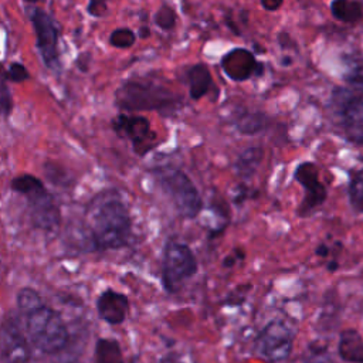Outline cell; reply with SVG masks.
I'll return each instance as SVG.
<instances>
[{"label": "cell", "mask_w": 363, "mask_h": 363, "mask_svg": "<svg viewBox=\"0 0 363 363\" xmlns=\"http://www.w3.org/2000/svg\"><path fill=\"white\" fill-rule=\"evenodd\" d=\"M17 308L24 319L28 340L35 349L45 354H58L67 349L69 332L65 320L35 289L21 288L17 294Z\"/></svg>", "instance_id": "cell-1"}, {"label": "cell", "mask_w": 363, "mask_h": 363, "mask_svg": "<svg viewBox=\"0 0 363 363\" xmlns=\"http://www.w3.org/2000/svg\"><path fill=\"white\" fill-rule=\"evenodd\" d=\"M88 216L89 242L94 251L105 252L129 245L133 221L129 207L116 191H104L95 197Z\"/></svg>", "instance_id": "cell-2"}, {"label": "cell", "mask_w": 363, "mask_h": 363, "mask_svg": "<svg viewBox=\"0 0 363 363\" xmlns=\"http://www.w3.org/2000/svg\"><path fill=\"white\" fill-rule=\"evenodd\" d=\"M152 177L164 197L170 201L179 217L196 220L204 208V200L191 177L174 164H159L152 170Z\"/></svg>", "instance_id": "cell-3"}, {"label": "cell", "mask_w": 363, "mask_h": 363, "mask_svg": "<svg viewBox=\"0 0 363 363\" xmlns=\"http://www.w3.org/2000/svg\"><path fill=\"white\" fill-rule=\"evenodd\" d=\"M10 189L26 197L28 216L34 228L44 233H55L61 224V211L54 196L43 180L30 173L17 174L10 182Z\"/></svg>", "instance_id": "cell-4"}, {"label": "cell", "mask_w": 363, "mask_h": 363, "mask_svg": "<svg viewBox=\"0 0 363 363\" xmlns=\"http://www.w3.org/2000/svg\"><path fill=\"white\" fill-rule=\"evenodd\" d=\"M180 98L170 89L149 79H126L115 91V106L123 112H169Z\"/></svg>", "instance_id": "cell-5"}, {"label": "cell", "mask_w": 363, "mask_h": 363, "mask_svg": "<svg viewBox=\"0 0 363 363\" xmlns=\"http://www.w3.org/2000/svg\"><path fill=\"white\" fill-rule=\"evenodd\" d=\"M197 272L199 259L191 247L176 238H167L162 248L160 261L163 291L169 295H176Z\"/></svg>", "instance_id": "cell-6"}, {"label": "cell", "mask_w": 363, "mask_h": 363, "mask_svg": "<svg viewBox=\"0 0 363 363\" xmlns=\"http://www.w3.org/2000/svg\"><path fill=\"white\" fill-rule=\"evenodd\" d=\"M295 328L282 318L269 319L254 336L251 354L264 363H284L294 352Z\"/></svg>", "instance_id": "cell-7"}, {"label": "cell", "mask_w": 363, "mask_h": 363, "mask_svg": "<svg viewBox=\"0 0 363 363\" xmlns=\"http://www.w3.org/2000/svg\"><path fill=\"white\" fill-rule=\"evenodd\" d=\"M332 108L335 122L343 138L359 147H363V95L352 91L333 89Z\"/></svg>", "instance_id": "cell-8"}, {"label": "cell", "mask_w": 363, "mask_h": 363, "mask_svg": "<svg viewBox=\"0 0 363 363\" xmlns=\"http://www.w3.org/2000/svg\"><path fill=\"white\" fill-rule=\"evenodd\" d=\"M27 16L35 33V48L43 60V64L58 72L61 68L60 61V27L58 23L40 7L27 6Z\"/></svg>", "instance_id": "cell-9"}, {"label": "cell", "mask_w": 363, "mask_h": 363, "mask_svg": "<svg viewBox=\"0 0 363 363\" xmlns=\"http://www.w3.org/2000/svg\"><path fill=\"white\" fill-rule=\"evenodd\" d=\"M292 179L298 183L302 190V200L299 201L295 214L298 218H309L312 217L328 200V187L320 180V172L315 162L303 160L296 164Z\"/></svg>", "instance_id": "cell-10"}, {"label": "cell", "mask_w": 363, "mask_h": 363, "mask_svg": "<svg viewBox=\"0 0 363 363\" xmlns=\"http://www.w3.org/2000/svg\"><path fill=\"white\" fill-rule=\"evenodd\" d=\"M111 125L119 138L130 142L132 150L139 157L146 156L159 145L157 133L152 130L149 119L142 115L119 113L112 119Z\"/></svg>", "instance_id": "cell-11"}, {"label": "cell", "mask_w": 363, "mask_h": 363, "mask_svg": "<svg viewBox=\"0 0 363 363\" xmlns=\"http://www.w3.org/2000/svg\"><path fill=\"white\" fill-rule=\"evenodd\" d=\"M0 362L33 363V353L20 320L14 313H7L0 322Z\"/></svg>", "instance_id": "cell-12"}, {"label": "cell", "mask_w": 363, "mask_h": 363, "mask_svg": "<svg viewBox=\"0 0 363 363\" xmlns=\"http://www.w3.org/2000/svg\"><path fill=\"white\" fill-rule=\"evenodd\" d=\"M224 74L237 82L247 81L252 75L262 74V64L257 61L255 55L247 48H233L220 61Z\"/></svg>", "instance_id": "cell-13"}, {"label": "cell", "mask_w": 363, "mask_h": 363, "mask_svg": "<svg viewBox=\"0 0 363 363\" xmlns=\"http://www.w3.org/2000/svg\"><path fill=\"white\" fill-rule=\"evenodd\" d=\"M129 298L112 288L102 291L96 299V312L99 319L112 326L125 322L129 313Z\"/></svg>", "instance_id": "cell-14"}, {"label": "cell", "mask_w": 363, "mask_h": 363, "mask_svg": "<svg viewBox=\"0 0 363 363\" xmlns=\"http://www.w3.org/2000/svg\"><path fill=\"white\" fill-rule=\"evenodd\" d=\"M336 352L345 363H363V335L360 330L356 328L340 330Z\"/></svg>", "instance_id": "cell-15"}, {"label": "cell", "mask_w": 363, "mask_h": 363, "mask_svg": "<svg viewBox=\"0 0 363 363\" xmlns=\"http://www.w3.org/2000/svg\"><path fill=\"white\" fill-rule=\"evenodd\" d=\"M265 152L262 146H248L244 149L237 159L233 163V172L234 174L245 183H250L254 176L257 174L262 160H264Z\"/></svg>", "instance_id": "cell-16"}, {"label": "cell", "mask_w": 363, "mask_h": 363, "mask_svg": "<svg viewBox=\"0 0 363 363\" xmlns=\"http://www.w3.org/2000/svg\"><path fill=\"white\" fill-rule=\"evenodd\" d=\"M187 81H189V94L190 98L194 101L201 99L211 86V74L206 64H194L187 71Z\"/></svg>", "instance_id": "cell-17"}, {"label": "cell", "mask_w": 363, "mask_h": 363, "mask_svg": "<svg viewBox=\"0 0 363 363\" xmlns=\"http://www.w3.org/2000/svg\"><path fill=\"white\" fill-rule=\"evenodd\" d=\"M346 196L353 213L363 216V169H349Z\"/></svg>", "instance_id": "cell-18"}, {"label": "cell", "mask_w": 363, "mask_h": 363, "mask_svg": "<svg viewBox=\"0 0 363 363\" xmlns=\"http://www.w3.org/2000/svg\"><path fill=\"white\" fill-rule=\"evenodd\" d=\"M330 13L337 21L353 24L363 18V6L357 0H333Z\"/></svg>", "instance_id": "cell-19"}, {"label": "cell", "mask_w": 363, "mask_h": 363, "mask_svg": "<svg viewBox=\"0 0 363 363\" xmlns=\"http://www.w3.org/2000/svg\"><path fill=\"white\" fill-rule=\"evenodd\" d=\"M95 363H125L119 342L111 337H99L95 343Z\"/></svg>", "instance_id": "cell-20"}, {"label": "cell", "mask_w": 363, "mask_h": 363, "mask_svg": "<svg viewBox=\"0 0 363 363\" xmlns=\"http://www.w3.org/2000/svg\"><path fill=\"white\" fill-rule=\"evenodd\" d=\"M235 129L242 135H257L267 126V116L262 112H242L234 121Z\"/></svg>", "instance_id": "cell-21"}, {"label": "cell", "mask_w": 363, "mask_h": 363, "mask_svg": "<svg viewBox=\"0 0 363 363\" xmlns=\"http://www.w3.org/2000/svg\"><path fill=\"white\" fill-rule=\"evenodd\" d=\"M301 363H333L328 343L318 339L309 342Z\"/></svg>", "instance_id": "cell-22"}, {"label": "cell", "mask_w": 363, "mask_h": 363, "mask_svg": "<svg viewBox=\"0 0 363 363\" xmlns=\"http://www.w3.org/2000/svg\"><path fill=\"white\" fill-rule=\"evenodd\" d=\"M252 285L251 284H241L237 285L234 289H231L223 299H221V306L225 308H238L242 306L247 302V296L251 291Z\"/></svg>", "instance_id": "cell-23"}, {"label": "cell", "mask_w": 363, "mask_h": 363, "mask_svg": "<svg viewBox=\"0 0 363 363\" xmlns=\"http://www.w3.org/2000/svg\"><path fill=\"white\" fill-rule=\"evenodd\" d=\"M176 20H177V16H176V11L173 7H170L169 4H163L153 16V21L155 24L164 30V31H170L174 28L176 26Z\"/></svg>", "instance_id": "cell-24"}, {"label": "cell", "mask_w": 363, "mask_h": 363, "mask_svg": "<svg viewBox=\"0 0 363 363\" xmlns=\"http://www.w3.org/2000/svg\"><path fill=\"white\" fill-rule=\"evenodd\" d=\"M258 196H259V191L255 187L250 186L245 182H241V183H238L234 187V191H233V196H231V201H233L234 206L240 207V206L245 204L250 200L258 199Z\"/></svg>", "instance_id": "cell-25"}, {"label": "cell", "mask_w": 363, "mask_h": 363, "mask_svg": "<svg viewBox=\"0 0 363 363\" xmlns=\"http://www.w3.org/2000/svg\"><path fill=\"white\" fill-rule=\"evenodd\" d=\"M6 81L7 79L4 77V69L0 65V116L1 118H9L13 112V96Z\"/></svg>", "instance_id": "cell-26"}, {"label": "cell", "mask_w": 363, "mask_h": 363, "mask_svg": "<svg viewBox=\"0 0 363 363\" xmlns=\"http://www.w3.org/2000/svg\"><path fill=\"white\" fill-rule=\"evenodd\" d=\"M136 34L130 28H116L109 35V44L115 48H129L135 44Z\"/></svg>", "instance_id": "cell-27"}, {"label": "cell", "mask_w": 363, "mask_h": 363, "mask_svg": "<svg viewBox=\"0 0 363 363\" xmlns=\"http://www.w3.org/2000/svg\"><path fill=\"white\" fill-rule=\"evenodd\" d=\"M4 77L7 81H11V82H23V81H27L30 78V72L28 69L26 68L24 64L21 62H11L10 67L4 71Z\"/></svg>", "instance_id": "cell-28"}, {"label": "cell", "mask_w": 363, "mask_h": 363, "mask_svg": "<svg viewBox=\"0 0 363 363\" xmlns=\"http://www.w3.org/2000/svg\"><path fill=\"white\" fill-rule=\"evenodd\" d=\"M345 81L352 86V91L363 94V67H352L345 75Z\"/></svg>", "instance_id": "cell-29"}, {"label": "cell", "mask_w": 363, "mask_h": 363, "mask_svg": "<svg viewBox=\"0 0 363 363\" xmlns=\"http://www.w3.org/2000/svg\"><path fill=\"white\" fill-rule=\"evenodd\" d=\"M247 255H245V250L242 247H235L233 248L231 252H228L223 261H221V267L223 268H234L237 264L245 261Z\"/></svg>", "instance_id": "cell-30"}, {"label": "cell", "mask_w": 363, "mask_h": 363, "mask_svg": "<svg viewBox=\"0 0 363 363\" xmlns=\"http://www.w3.org/2000/svg\"><path fill=\"white\" fill-rule=\"evenodd\" d=\"M108 10V0H88L86 11L92 17H102Z\"/></svg>", "instance_id": "cell-31"}, {"label": "cell", "mask_w": 363, "mask_h": 363, "mask_svg": "<svg viewBox=\"0 0 363 363\" xmlns=\"http://www.w3.org/2000/svg\"><path fill=\"white\" fill-rule=\"evenodd\" d=\"M342 250H343V247H339L337 250H335V248H332L328 242H320L316 248H315V255H318L319 258H332V254L335 252L336 255H339L340 252H342Z\"/></svg>", "instance_id": "cell-32"}, {"label": "cell", "mask_w": 363, "mask_h": 363, "mask_svg": "<svg viewBox=\"0 0 363 363\" xmlns=\"http://www.w3.org/2000/svg\"><path fill=\"white\" fill-rule=\"evenodd\" d=\"M156 363H186L177 353H166Z\"/></svg>", "instance_id": "cell-33"}, {"label": "cell", "mask_w": 363, "mask_h": 363, "mask_svg": "<svg viewBox=\"0 0 363 363\" xmlns=\"http://www.w3.org/2000/svg\"><path fill=\"white\" fill-rule=\"evenodd\" d=\"M259 1H261V6L264 7V10H267V11H275L284 3V0H259Z\"/></svg>", "instance_id": "cell-34"}, {"label": "cell", "mask_w": 363, "mask_h": 363, "mask_svg": "<svg viewBox=\"0 0 363 363\" xmlns=\"http://www.w3.org/2000/svg\"><path fill=\"white\" fill-rule=\"evenodd\" d=\"M339 267H340V262H339V259L337 258H329L328 261H326V264H325V268H326V271L328 272H330V274H333V272H336L337 269H339Z\"/></svg>", "instance_id": "cell-35"}, {"label": "cell", "mask_w": 363, "mask_h": 363, "mask_svg": "<svg viewBox=\"0 0 363 363\" xmlns=\"http://www.w3.org/2000/svg\"><path fill=\"white\" fill-rule=\"evenodd\" d=\"M138 35L140 38H147L150 35V28L147 26H142L139 30H138Z\"/></svg>", "instance_id": "cell-36"}, {"label": "cell", "mask_w": 363, "mask_h": 363, "mask_svg": "<svg viewBox=\"0 0 363 363\" xmlns=\"http://www.w3.org/2000/svg\"><path fill=\"white\" fill-rule=\"evenodd\" d=\"M24 1H27V3H30V4H34V3H37V1H40V0H24Z\"/></svg>", "instance_id": "cell-37"}]
</instances>
